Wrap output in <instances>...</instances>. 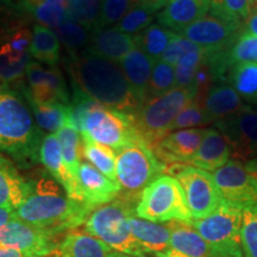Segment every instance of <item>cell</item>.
<instances>
[{
    "label": "cell",
    "instance_id": "6da1fadb",
    "mask_svg": "<svg viewBox=\"0 0 257 257\" xmlns=\"http://www.w3.org/2000/svg\"><path fill=\"white\" fill-rule=\"evenodd\" d=\"M67 69L73 88L79 89L99 104L135 114L143 101L131 88L119 64L91 51L70 53Z\"/></svg>",
    "mask_w": 257,
    "mask_h": 257
},
{
    "label": "cell",
    "instance_id": "7a4b0ae2",
    "mask_svg": "<svg viewBox=\"0 0 257 257\" xmlns=\"http://www.w3.org/2000/svg\"><path fill=\"white\" fill-rule=\"evenodd\" d=\"M44 134L37 126L24 93V85L0 83V152L21 169L40 162Z\"/></svg>",
    "mask_w": 257,
    "mask_h": 257
},
{
    "label": "cell",
    "instance_id": "3957f363",
    "mask_svg": "<svg viewBox=\"0 0 257 257\" xmlns=\"http://www.w3.org/2000/svg\"><path fill=\"white\" fill-rule=\"evenodd\" d=\"M94 210L86 202L41 189L32 182L31 193L15 213L17 219L60 236L85 225Z\"/></svg>",
    "mask_w": 257,
    "mask_h": 257
},
{
    "label": "cell",
    "instance_id": "277c9868",
    "mask_svg": "<svg viewBox=\"0 0 257 257\" xmlns=\"http://www.w3.org/2000/svg\"><path fill=\"white\" fill-rule=\"evenodd\" d=\"M133 197L114 199L96 207L85 224V232L105 243L111 250L131 256L148 257L128 226V217L135 214Z\"/></svg>",
    "mask_w": 257,
    "mask_h": 257
},
{
    "label": "cell",
    "instance_id": "5b68a950",
    "mask_svg": "<svg viewBox=\"0 0 257 257\" xmlns=\"http://www.w3.org/2000/svg\"><path fill=\"white\" fill-rule=\"evenodd\" d=\"M193 87H175L165 94L146 100L134 114L138 136L153 148L170 133V126L186 106L194 100Z\"/></svg>",
    "mask_w": 257,
    "mask_h": 257
},
{
    "label": "cell",
    "instance_id": "8992f818",
    "mask_svg": "<svg viewBox=\"0 0 257 257\" xmlns=\"http://www.w3.org/2000/svg\"><path fill=\"white\" fill-rule=\"evenodd\" d=\"M135 216L159 224L173 220L187 224L193 221L181 185L173 176L163 174L141 192Z\"/></svg>",
    "mask_w": 257,
    "mask_h": 257
},
{
    "label": "cell",
    "instance_id": "52a82bcc",
    "mask_svg": "<svg viewBox=\"0 0 257 257\" xmlns=\"http://www.w3.org/2000/svg\"><path fill=\"white\" fill-rule=\"evenodd\" d=\"M242 221V210L221 201L213 213L193 220L192 226L207 243L211 257H244Z\"/></svg>",
    "mask_w": 257,
    "mask_h": 257
},
{
    "label": "cell",
    "instance_id": "ba28073f",
    "mask_svg": "<svg viewBox=\"0 0 257 257\" xmlns=\"http://www.w3.org/2000/svg\"><path fill=\"white\" fill-rule=\"evenodd\" d=\"M166 170L167 166L141 138L117 152L115 155L117 180L131 197L142 192Z\"/></svg>",
    "mask_w": 257,
    "mask_h": 257
},
{
    "label": "cell",
    "instance_id": "9c48e42d",
    "mask_svg": "<svg viewBox=\"0 0 257 257\" xmlns=\"http://www.w3.org/2000/svg\"><path fill=\"white\" fill-rule=\"evenodd\" d=\"M80 136L91 138L96 143L119 152L137 141L138 136L134 124V114L113 110L96 104L85 121V130Z\"/></svg>",
    "mask_w": 257,
    "mask_h": 257
},
{
    "label": "cell",
    "instance_id": "30bf717a",
    "mask_svg": "<svg viewBox=\"0 0 257 257\" xmlns=\"http://www.w3.org/2000/svg\"><path fill=\"white\" fill-rule=\"evenodd\" d=\"M167 172L178 180L184 189L193 220L208 217L221 204L213 178L206 170L191 165H172L167 168Z\"/></svg>",
    "mask_w": 257,
    "mask_h": 257
},
{
    "label": "cell",
    "instance_id": "8fae6325",
    "mask_svg": "<svg viewBox=\"0 0 257 257\" xmlns=\"http://www.w3.org/2000/svg\"><path fill=\"white\" fill-rule=\"evenodd\" d=\"M214 184L221 201L239 210L257 208V180L237 160L229 161L219 169L214 170Z\"/></svg>",
    "mask_w": 257,
    "mask_h": 257
},
{
    "label": "cell",
    "instance_id": "7c38bea8",
    "mask_svg": "<svg viewBox=\"0 0 257 257\" xmlns=\"http://www.w3.org/2000/svg\"><path fill=\"white\" fill-rule=\"evenodd\" d=\"M57 236L21 219H12L0 227V248L16 249L47 257L59 251Z\"/></svg>",
    "mask_w": 257,
    "mask_h": 257
},
{
    "label": "cell",
    "instance_id": "4fadbf2b",
    "mask_svg": "<svg viewBox=\"0 0 257 257\" xmlns=\"http://www.w3.org/2000/svg\"><path fill=\"white\" fill-rule=\"evenodd\" d=\"M29 86L24 93L29 100L37 104L69 105V95L62 73L55 67H44L38 61H30L25 70Z\"/></svg>",
    "mask_w": 257,
    "mask_h": 257
},
{
    "label": "cell",
    "instance_id": "5bb4252c",
    "mask_svg": "<svg viewBox=\"0 0 257 257\" xmlns=\"http://www.w3.org/2000/svg\"><path fill=\"white\" fill-rule=\"evenodd\" d=\"M216 126L229 143L234 159L257 157V112L249 106L238 113L217 120Z\"/></svg>",
    "mask_w": 257,
    "mask_h": 257
},
{
    "label": "cell",
    "instance_id": "9a60e30c",
    "mask_svg": "<svg viewBox=\"0 0 257 257\" xmlns=\"http://www.w3.org/2000/svg\"><path fill=\"white\" fill-rule=\"evenodd\" d=\"M240 25L230 23L214 16L204 17L189 24L178 35L208 50L227 49L240 32Z\"/></svg>",
    "mask_w": 257,
    "mask_h": 257
},
{
    "label": "cell",
    "instance_id": "2e32d148",
    "mask_svg": "<svg viewBox=\"0 0 257 257\" xmlns=\"http://www.w3.org/2000/svg\"><path fill=\"white\" fill-rule=\"evenodd\" d=\"M206 128H185L170 133L152 149L165 165L189 163L204 138Z\"/></svg>",
    "mask_w": 257,
    "mask_h": 257
},
{
    "label": "cell",
    "instance_id": "e0dca14e",
    "mask_svg": "<svg viewBox=\"0 0 257 257\" xmlns=\"http://www.w3.org/2000/svg\"><path fill=\"white\" fill-rule=\"evenodd\" d=\"M78 184L82 201L94 208L113 201L121 192L119 182L112 181L88 162L80 165Z\"/></svg>",
    "mask_w": 257,
    "mask_h": 257
},
{
    "label": "cell",
    "instance_id": "ac0fdd59",
    "mask_svg": "<svg viewBox=\"0 0 257 257\" xmlns=\"http://www.w3.org/2000/svg\"><path fill=\"white\" fill-rule=\"evenodd\" d=\"M40 162L46 167L53 179L62 186L68 198L82 201L78 181L72 178L64 163L62 149H61L60 141L56 134H49L44 136L40 150Z\"/></svg>",
    "mask_w": 257,
    "mask_h": 257
},
{
    "label": "cell",
    "instance_id": "d6986e66",
    "mask_svg": "<svg viewBox=\"0 0 257 257\" xmlns=\"http://www.w3.org/2000/svg\"><path fill=\"white\" fill-rule=\"evenodd\" d=\"M210 11V0H169L156 16L161 27L179 34Z\"/></svg>",
    "mask_w": 257,
    "mask_h": 257
},
{
    "label": "cell",
    "instance_id": "ffe728a7",
    "mask_svg": "<svg viewBox=\"0 0 257 257\" xmlns=\"http://www.w3.org/2000/svg\"><path fill=\"white\" fill-rule=\"evenodd\" d=\"M128 226L131 233L143 246L148 255L167 257L170 249V234H172L168 224L153 223L131 214L128 217Z\"/></svg>",
    "mask_w": 257,
    "mask_h": 257
},
{
    "label": "cell",
    "instance_id": "44dd1931",
    "mask_svg": "<svg viewBox=\"0 0 257 257\" xmlns=\"http://www.w3.org/2000/svg\"><path fill=\"white\" fill-rule=\"evenodd\" d=\"M134 48H136L135 37L113 27L92 32L88 51L119 63Z\"/></svg>",
    "mask_w": 257,
    "mask_h": 257
},
{
    "label": "cell",
    "instance_id": "7402d4cb",
    "mask_svg": "<svg viewBox=\"0 0 257 257\" xmlns=\"http://www.w3.org/2000/svg\"><path fill=\"white\" fill-rule=\"evenodd\" d=\"M31 191L32 182L27 181L15 163L0 153V206L17 210Z\"/></svg>",
    "mask_w": 257,
    "mask_h": 257
},
{
    "label": "cell",
    "instance_id": "603a6c76",
    "mask_svg": "<svg viewBox=\"0 0 257 257\" xmlns=\"http://www.w3.org/2000/svg\"><path fill=\"white\" fill-rule=\"evenodd\" d=\"M231 149L225 137L214 128H206L200 147L189 165L206 172H214L229 162Z\"/></svg>",
    "mask_w": 257,
    "mask_h": 257
},
{
    "label": "cell",
    "instance_id": "cb8c5ba5",
    "mask_svg": "<svg viewBox=\"0 0 257 257\" xmlns=\"http://www.w3.org/2000/svg\"><path fill=\"white\" fill-rule=\"evenodd\" d=\"M168 225L172 234L167 257H211L207 243L192 224L173 220Z\"/></svg>",
    "mask_w": 257,
    "mask_h": 257
},
{
    "label": "cell",
    "instance_id": "d4e9b609",
    "mask_svg": "<svg viewBox=\"0 0 257 257\" xmlns=\"http://www.w3.org/2000/svg\"><path fill=\"white\" fill-rule=\"evenodd\" d=\"M154 64L155 60L148 56L137 47L134 48L119 62L120 68L130 83L131 88L136 92L143 102L146 100Z\"/></svg>",
    "mask_w": 257,
    "mask_h": 257
},
{
    "label": "cell",
    "instance_id": "484cf974",
    "mask_svg": "<svg viewBox=\"0 0 257 257\" xmlns=\"http://www.w3.org/2000/svg\"><path fill=\"white\" fill-rule=\"evenodd\" d=\"M201 106L214 121L238 113L248 107L236 91L227 85L213 86L202 99Z\"/></svg>",
    "mask_w": 257,
    "mask_h": 257
},
{
    "label": "cell",
    "instance_id": "4316f807",
    "mask_svg": "<svg viewBox=\"0 0 257 257\" xmlns=\"http://www.w3.org/2000/svg\"><path fill=\"white\" fill-rule=\"evenodd\" d=\"M112 250L83 231H70L60 243V257H108Z\"/></svg>",
    "mask_w": 257,
    "mask_h": 257
},
{
    "label": "cell",
    "instance_id": "83f0119b",
    "mask_svg": "<svg viewBox=\"0 0 257 257\" xmlns=\"http://www.w3.org/2000/svg\"><path fill=\"white\" fill-rule=\"evenodd\" d=\"M21 6L38 23L55 30L69 16L68 0H21Z\"/></svg>",
    "mask_w": 257,
    "mask_h": 257
},
{
    "label": "cell",
    "instance_id": "f1b7e54d",
    "mask_svg": "<svg viewBox=\"0 0 257 257\" xmlns=\"http://www.w3.org/2000/svg\"><path fill=\"white\" fill-rule=\"evenodd\" d=\"M30 54L38 62L54 67L60 62V41L51 29L35 25L32 30Z\"/></svg>",
    "mask_w": 257,
    "mask_h": 257
},
{
    "label": "cell",
    "instance_id": "f546056e",
    "mask_svg": "<svg viewBox=\"0 0 257 257\" xmlns=\"http://www.w3.org/2000/svg\"><path fill=\"white\" fill-rule=\"evenodd\" d=\"M80 138H81V155L88 161L89 165H92L112 181H118L117 173H115V153L113 150L94 142L86 136H80Z\"/></svg>",
    "mask_w": 257,
    "mask_h": 257
},
{
    "label": "cell",
    "instance_id": "4dcf8cb0",
    "mask_svg": "<svg viewBox=\"0 0 257 257\" xmlns=\"http://www.w3.org/2000/svg\"><path fill=\"white\" fill-rule=\"evenodd\" d=\"M175 32L161 27L160 24H150L149 27L135 36L136 47L153 60L157 61L163 55L169 42L175 36Z\"/></svg>",
    "mask_w": 257,
    "mask_h": 257
},
{
    "label": "cell",
    "instance_id": "1f68e13d",
    "mask_svg": "<svg viewBox=\"0 0 257 257\" xmlns=\"http://www.w3.org/2000/svg\"><path fill=\"white\" fill-rule=\"evenodd\" d=\"M35 121L42 133L55 134L68 119V105L63 104H37L29 100Z\"/></svg>",
    "mask_w": 257,
    "mask_h": 257
},
{
    "label": "cell",
    "instance_id": "d6a6232c",
    "mask_svg": "<svg viewBox=\"0 0 257 257\" xmlns=\"http://www.w3.org/2000/svg\"><path fill=\"white\" fill-rule=\"evenodd\" d=\"M231 87L240 98L257 104V63H237L229 73Z\"/></svg>",
    "mask_w": 257,
    "mask_h": 257
},
{
    "label": "cell",
    "instance_id": "836d02e7",
    "mask_svg": "<svg viewBox=\"0 0 257 257\" xmlns=\"http://www.w3.org/2000/svg\"><path fill=\"white\" fill-rule=\"evenodd\" d=\"M163 6L154 3L152 0H141L126 16L115 25V28L127 35L140 34L144 29L152 24L154 17Z\"/></svg>",
    "mask_w": 257,
    "mask_h": 257
},
{
    "label": "cell",
    "instance_id": "e575fe53",
    "mask_svg": "<svg viewBox=\"0 0 257 257\" xmlns=\"http://www.w3.org/2000/svg\"><path fill=\"white\" fill-rule=\"evenodd\" d=\"M56 136L60 141L67 169H68L72 178L78 181V173L80 165H81V162H80V157H81V138H80V134L68 121H66V124L57 131Z\"/></svg>",
    "mask_w": 257,
    "mask_h": 257
},
{
    "label": "cell",
    "instance_id": "d590c367",
    "mask_svg": "<svg viewBox=\"0 0 257 257\" xmlns=\"http://www.w3.org/2000/svg\"><path fill=\"white\" fill-rule=\"evenodd\" d=\"M253 0H210V12L230 23L240 25L252 14Z\"/></svg>",
    "mask_w": 257,
    "mask_h": 257
},
{
    "label": "cell",
    "instance_id": "8d00e7d4",
    "mask_svg": "<svg viewBox=\"0 0 257 257\" xmlns=\"http://www.w3.org/2000/svg\"><path fill=\"white\" fill-rule=\"evenodd\" d=\"M53 31L61 43L68 49L69 54L78 53V50L89 43L91 40V32L79 24L70 15L67 16Z\"/></svg>",
    "mask_w": 257,
    "mask_h": 257
},
{
    "label": "cell",
    "instance_id": "74e56055",
    "mask_svg": "<svg viewBox=\"0 0 257 257\" xmlns=\"http://www.w3.org/2000/svg\"><path fill=\"white\" fill-rule=\"evenodd\" d=\"M69 14L91 32L98 30L101 15V0H68Z\"/></svg>",
    "mask_w": 257,
    "mask_h": 257
},
{
    "label": "cell",
    "instance_id": "f35d334b",
    "mask_svg": "<svg viewBox=\"0 0 257 257\" xmlns=\"http://www.w3.org/2000/svg\"><path fill=\"white\" fill-rule=\"evenodd\" d=\"M175 68L172 64L165 62L162 60L155 61L150 78L149 87H148L146 100L156 98L170 89L175 88ZM144 100V101H146Z\"/></svg>",
    "mask_w": 257,
    "mask_h": 257
},
{
    "label": "cell",
    "instance_id": "ab89813d",
    "mask_svg": "<svg viewBox=\"0 0 257 257\" xmlns=\"http://www.w3.org/2000/svg\"><path fill=\"white\" fill-rule=\"evenodd\" d=\"M227 56L232 66L237 63H257V37L240 30L233 43L227 48Z\"/></svg>",
    "mask_w": 257,
    "mask_h": 257
},
{
    "label": "cell",
    "instance_id": "60d3db41",
    "mask_svg": "<svg viewBox=\"0 0 257 257\" xmlns=\"http://www.w3.org/2000/svg\"><path fill=\"white\" fill-rule=\"evenodd\" d=\"M207 49L195 50L188 53L175 66V85L176 87H193L195 73L205 57Z\"/></svg>",
    "mask_w": 257,
    "mask_h": 257
},
{
    "label": "cell",
    "instance_id": "b9f144b4",
    "mask_svg": "<svg viewBox=\"0 0 257 257\" xmlns=\"http://www.w3.org/2000/svg\"><path fill=\"white\" fill-rule=\"evenodd\" d=\"M213 121L214 119L207 113V111L200 104L193 100L175 118L174 123L170 126V133L178 128L185 130V128H192L193 126H204Z\"/></svg>",
    "mask_w": 257,
    "mask_h": 257
},
{
    "label": "cell",
    "instance_id": "7bdbcfd3",
    "mask_svg": "<svg viewBox=\"0 0 257 257\" xmlns=\"http://www.w3.org/2000/svg\"><path fill=\"white\" fill-rule=\"evenodd\" d=\"M31 61V54L29 53L22 59L16 60L4 49L0 48V83L12 85L18 82L25 74L29 62Z\"/></svg>",
    "mask_w": 257,
    "mask_h": 257
},
{
    "label": "cell",
    "instance_id": "ee69618b",
    "mask_svg": "<svg viewBox=\"0 0 257 257\" xmlns=\"http://www.w3.org/2000/svg\"><path fill=\"white\" fill-rule=\"evenodd\" d=\"M140 2L141 0H101V15L98 30L119 23L127 12Z\"/></svg>",
    "mask_w": 257,
    "mask_h": 257
},
{
    "label": "cell",
    "instance_id": "f6af8a7d",
    "mask_svg": "<svg viewBox=\"0 0 257 257\" xmlns=\"http://www.w3.org/2000/svg\"><path fill=\"white\" fill-rule=\"evenodd\" d=\"M242 246L244 257H257V208L243 211Z\"/></svg>",
    "mask_w": 257,
    "mask_h": 257
},
{
    "label": "cell",
    "instance_id": "bcb514c9",
    "mask_svg": "<svg viewBox=\"0 0 257 257\" xmlns=\"http://www.w3.org/2000/svg\"><path fill=\"white\" fill-rule=\"evenodd\" d=\"M202 49L201 47H199L198 44L193 43L187 38L180 36L176 34L174 38L169 42L168 47L163 53V55L161 56V60L165 61V62L172 64V66H176L180 60L182 59L185 55H187L188 53L192 51L200 50Z\"/></svg>",
    "mask_w": 257,
    "mask_h": 257
},
{
    "label": "cell",
    "instance_id": "7dc6e473",
    "mask_svg": "<svg viewBox=\"0 0 257 257\" xmlns=\"http://www.w3.org/2000/svg\"><path fill=\"white\" fill-rule=\"evenodd\" d=\"M240 30L244 32H248V34L253 35V36L257 37V12H252V14L249 16L248 19L242 24Z\"/></svg>",
    "mask_w": 257,
    "mask_h": 257
},
{
    "label": "cell",
    "instance_id": "c3c4849f",
    "mask_svg": "<svg viewBox=\"0 0 257 257\" xmlns=\"http://www.w3.org/2000/svg\"><path fill=\"white\" fill-rule=\"evenodd\" d=\"M0 257H37V256L27 251H21V250L0 248Z\"/></svg>",
    "mask_w": 257,
    "mask_h": 257
},
{
    "label": "cell",
    "instance_id": "681fc988",
    "mask_svg": "<svg viewBox=\"0 0 257 257\" xmlns=\"http://www.w3.org/2000/svg\"><path fill=\"white\" fill-rule=\"evenodd\" d=\"M12 219H17L16 218V213L15 210L9 207H4V206H0V227L3 225H5L9 221H11Z\"/></svg>",
    "mask_w": 257,
    "mask_h": 257
},
{
    "label": "cell",
    "instance_id": "f907efd6",
    "mask_svg": "<svg viewBox=\"0 0 257 257\" xmlns=\"http://www.w3.org/2000/svg\"><path fill=\"white\" fill-rule=\"evenodd\" d=\"M245 168L250 173V174H251L253 178L257 180V157H255V159H252V160H249L248 162H246Z\"/></svg>",
    "mask_w": 257,
    "mask_h": 257
},
{
    "label": "cell",
    "instance_id": "816d5d0a",
    "mask_svg": "<svg viewBox=\"0 0 257 257\" xmlns=\"http://www.w3.org/2000/svg\"><path fill=\"white\" fill-rule=\"evenodd\" d=\"M11 29L9 28V25H8V23H6L4 16H3L2 12H0V41H2L3 38H4L5 35L8 34V32L11 30Z\"/></svg>",
    "mask_w": 257,
    "mask_h": 257
},
{
    "label": "cell",
    "instance_id": "f5cc1de1",
    "mask_svg": "<svg viewBox=\"0 0 257 257\" xmlns=\"http://www.w3.org/2000/svg\"><path fill=\"white\" fill-rule=\"evenodd\" d=\"M108 257H137V256H131V255H127V253L113 251V250H112V251L108 253Z\"/></svg>",
    "mask_w": 257,
    "mask_h": 257
},
{
    "label": "cell",
    "instance_id": "db71d44e",
    "mask_svg": "<svg viewBox=\"0 0 257 257\" xmlns=\"http://www.w3.org/2000/svg\"><path fill=\"white\" fill-rule=\"evenodd\" d=\"M0 6L9 8V6H11V0H0Z\"/></svg>",
    "mask_w": 257,
    "mask_h": 257
},
{
    "label": "cell",
    "instance_id": "11a10c76",
    "mask_svg": "<svg viewBox=\"0 0 257 257\" xmlns=\"http://www.w3.org/2000/svg\"><path fill=\"white\" fill-rule=\"evenodd\" d=\"M152 2H154V3H157V4H160V5H162L163 8H165L166 6V4L167 3L169 2V0H152Z\"/></svg>",
    "mask_w": 257,
    "mask_h": 257
},
{
    "label": "cell",
    "instance_id": "9f6ffc18",
    "mask_svg": "<svg viewBox=\"0 0 257 257\" xmlns=\"http://www.w3.org/2000/svg\"><path fill=\"white\" fill-rule=\"evenodd\" d=\"M252 12H257V0L252 4Z\"/></svg>",
    "mask_w": 257,
    "mask_h": 257
},
{
    "label": "cell",
    "instance_id": "6f0895ef",
    "mask_svg": "<svg viewBox=\"0 0 257 257\" xmlns=\"http://www.w3.org/2000/svg\"><path fill=\"white\" fill-rule=\"evenodd\" d=\"M47 257H60V253H59V251H57L55 253H53V255H49V256H47Z\"/></svg>",
    "mask_w": 257,
    "mask_h": 257
},
{
    "label": "cell",
    "instance_id": "680465c9",
    "mask_svg": "<svg viewBox=\"0 0 257 257\" xmlns=\"http://www.w3.org/2000/svg\"><path fill=\"white\" fill-rule=\"evenodd\" d=\"M253 2H256V0H253Z\"/></svg>",
    "mask_w": 257,
    "mask_h": 257
}]
</instances>
